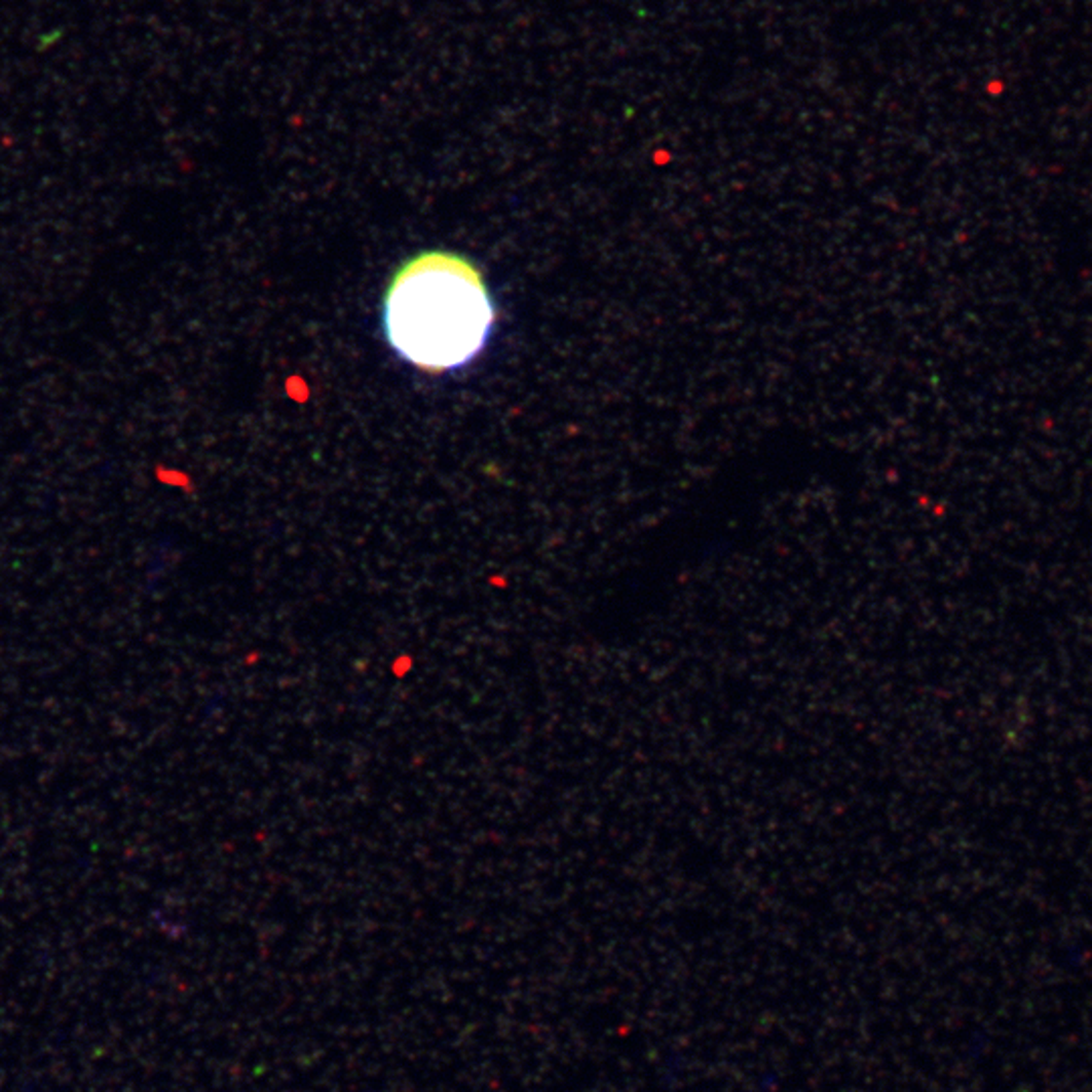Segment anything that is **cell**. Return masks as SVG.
Segmentation results:
<instances>
[{
    "mask_svg": "<svg viewBox=\"0 0 1092 1092\" xmlns=\"http://www.w3.org/2000/svg\"><path fill=\"white\" fill-rule=\"evenodd\" d=\"M496 324V300L482 269L450 250H425L405 259L381 300L388 350L425 375L472 367L490 346Z\"/></svg>",
    "mask_w": 1092,
    "mask_h": 1092,
    "instance_id": "6da1fadb",
    "label": "cell"
}]
</instances>
